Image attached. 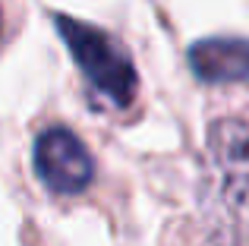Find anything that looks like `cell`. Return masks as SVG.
Segmentation results:
<instances>
[{
    "mask_svg": "<svg viewBox=\"0 0 249 246\" xmlns=\"http://www.w3.org/2000/svg\"><path fill=\"white\" fill-rule=\"evenodd\" d=\"M214 190L237 221L249 224V126L243 120H221L208 133Z\"/></svg>",
    "mask_w": 249,
    "mask_h": 246,
    "instance_id": "7a4b0ae2",
    "label": "cell"
},
{
    "mask_svg": "<svg viewBox=\"0 0 249 246\" xmlns=\"http://www.w3.org/2000/svg\"><path fill=\"white\" fill-rule=\"evenodd\" d=\"M35 174L48 190L60 196L82 193L95 177V161L79 136L63 126H51L35 139Z\"/></svg>",
    "mask_w": 249,
    "mask_h": 246,
    "instance_id": "3957f363",
    "label": "cell"
},
{
    "mask_svg": "<svg viewBox=\"0 0 249 246\" xmlns=\"http://www.w3.org/2000/svg\"><path fill=\"white\" fill-rule=\"evenodd\" d=\"M189 67L202 82H249L246 38H205L189 48Z\"/></svg>",
    "mask_w": 249,
    "mask_h": 246,
    "instance_id": "277c9868",
    "label": "cell"
},
{
    "mask_svg": "<svg viewBox=\"0 0 249 246\" xmlns=\"http://www.w3.org/2000/svg\"><path fill=\"white\" fill-rule=\"evenodd\" d=\"M57 32L67 41L76 67L85 73L98 95L114 107H129L136 98V67L129 54L107 35L89 22H79L73 16H57Z\"/></svg>",
    "mask_w": 249,
    "mask_h": 246,
    "instance_id": "6da1fadb",
    "label": "cell"
}]
</instances>
